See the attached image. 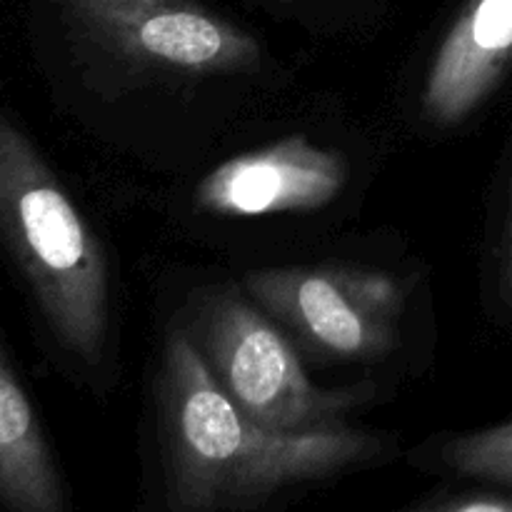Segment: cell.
I'll use <instances>...</instances> for the list:
<instances>
[{
    "mask_svg": "<svg viewBox=\"0 0 512 512\" xmlns=\"http://www.w3.org/2000/svg\"><path fill=\"white\" fill-rule=\"evenodd\" d=\"M163 428L178 512L255 505L290 485L373 463L388 448L383 435L348 425L280 433L255 423L220 390L185 330L165 343Z\"/></svg>",
    "mask_w": 512,
    "mask_h": 512,
    "instance_id": "1",
    "label": "cell"
},
{
    "mask_svg": "<svg viewBox=\"0 0 512 512\" xmlns=\"http://www.w3.org/2000/svg\"><path fill=\"white\" fill-rule=\"evenodd\" d=\"M0 243L63 350L85 365L98 363L110 325L103 248L58 175L3 108Z\"/></svg>",
    "mask_w": 512,
    "mask_h": 512,
    "instance_id": "2",
    "label": "cell"
},
{
    "mask_svg": "<svg viewBox=\"0 0 512 512\" xmlns=\"http://www.w3.org/2000/svg\"><path fill=\"white\" fill-rule=\"evenodd\" d=\"M193 343L220 390L248 418L280 433L345 425V415L373 395L370 388L315 385L273 320L233 290L203 300Z\"/></svg>",
    "mask_w": 512,
    "mask_h": 512,
    "instance_id": "3",
    "label": "cell"
},
{
    "mask_svg": "<svg viewBox=\"0 0 512 512\" xmlns=\"http://www.w3.org/2000/svg\"><path fill=\"white\" fill-rule=\"evenodd\" d=\"M68 33L90 53L150 75L250 73L255 35L198 0H53Z\"/></svg>",
    "mask_w": 512,
    "mask_h": 512,
    "instance_id": "4",
    "label": "cell"
},
{
    "mask_svg": "<svg viewBox=\"0 0 512 512\" xmlns=\"http://www.w3.org/2000/svg\"><path fill=\"white\" fill-rule=\"evenodd\" d=\"M243 285L258 310L333 360L378 363L400 343L405 290L383 270L268 268L250 273Z\"/></svg>",
    "mask_w": 512,
    "mask_h": 512,
    "instance_id": "5",
    "label": "cell"
},
{
    "mask_svg": "<svg viewBox=\"0 0 512 512\" xmlns=\"http://www.w3.org/2000/svg\"><path fill=\"white\" fill-rule=\"evenodd\" d=\"M348 175L343 153L288 135L210 170L195 190V205L220 218L320 210L343 193Z\"/></svg>",
    "mask_w": 512,
    "mask_h": 512,
    "instance_id": "6",
    "label": "cell"
},
{
    "mask_svg": "<svg viewBox=\"0 0 512 512\" xmlns=\"http://www.w3.org/2000/svg\"><path fill=\"white\" fill-rule=\"evenodd\" d=\"M512 60V0H468L438 45L423 83V113L458 125L485 103Z\"/></svg>",
    "mask_w": 512,
    "mask_h": 512,
    "instance_id": "7",
    "label": "cell"
},
{
    "mask_svg": "<svg viewBox=\"0 0 512 512\" xmlns=\"http://www.w3.org/2000/svg\"><path fill=\"white\" fill-rule=\"evenodd\" d=\"M0 508L65 512V490L28 393L0 345Z\"/></svg>",
    "mask_w": 512,
    "mask_h": 512,
    "instance_id": "8",
    "label": "cell"
},
{
    "mask_svg": "<svg viewBox=\"0 0 512 512\" xmlns=\"http://www.w3.org/2000/svg\"><path fill=\"white\" fill-rule=\"evenodd\" d=\"M440 458L460 475L512 485V420L458 435L443 445Z\"/></svg>",
    "mask_w": 512,
    "mask_h": 512,
    "instance_id": "9",
    "label": "cell"
},
{
    "mask_svg": "<svg viewBox=\"0 0 512 512\" xmlns=\"http://www.w3.org/2000/svg\"><path fill=\"white\" fill-rule=\"evenodd\" d=\"M413 512H512V498H495V495H470V498L443 500V503L425 505Z\"/></svg>",
    "mask_w": 512,
    "mask_h": 512,
    "instance_id": "10",
    "label": "cell"
},
{
    "mask_svg": "<svg viewBox=\"0 0 512 512\" xmlns=\"http://www.w3.org/2000/svg\"><path fill=\"white\" fill-rule=\"evenodd\" d=\"M498 298L505 308L512 310V200L498 253Z\"/></svg>",
    "mask_w": 512,
    "mask_h": 512,
    "instance_id": "11",
    "label": "cell"
},
{
    "mask_svg": "<svg viewBox=\"0 0 512 512\" xmlns=\"http://www.w3.org/2000/svg\"><path fill=\"white\" fill-rule=\"evenodd\" d=\"M278 3H313V0H278Z\"/></svg>",
    "mask_w": 512,
    "mask_h": 512,
    "instance_id": "12",
    "label": "cell"
}]
</instances>
